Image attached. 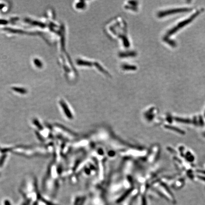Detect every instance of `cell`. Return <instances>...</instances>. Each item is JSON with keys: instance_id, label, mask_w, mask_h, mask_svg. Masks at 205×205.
Here are the masks:
<instances>
[{"instance_id": "6da1fadb", "label": "cell", "mask_w": 205, "mask_h": 205, "mask_svg": "<svg viewBox=\"0 0 205 205\" xmlns=\"http://www.w3.org/2000/svg\"><path fill=\"white\" fill-rule=\"evenodd\" d=\"M199 13L200 12L199 11H198V12H197L196 13L192 15L190 17H189V18L185 20H183V21L181 22L180 23H179V24H178L175 27L173 28L169 32H168V33L167 34V37L168 36H171V35H172L174 33L177 32L181 28H182L184 26L187 25L189 22H191L192 20L199 15Z\"/></svg>"}, {"instance_id": "7a4b0ae2", "label": "cell", "mask_w": 205, "mask_h": 205, "mask_svg": "<svg viewBox=\"0 0 205 205\" xmlns=\"http://www.w3.org/2000/svg\"><path fill=\"white\" fill-rule=\"evenodd\" d=\"M190 9H187V8H180V9H172L168 10L167 11H165L163 12H161L158 14V16L160 17H162L165 16H166L167 15H170L171 14H173V13H182V12H186L187 11H190Z\"/></svg>"}, {"instance_id": "3957f363", "label": "cell", "mask_w": 205, "mask_h": 205, "mask_svg": "<svg viewBox=\"0 0 205 205\" xmlns=\"http://www.w3.org/2000/svg\"><path fill=\"white\" fill-rule=\"evenodd\" d=\"M59 103L60 105H61L62 108L64 111V113H65V115L67 116V117H68V118L69 119H72L73 116L72 115L68 107V105L66 104V103H65V102H64L63 101H60L59 102Z\"/></svg>"}, {"instance_id": "277c9868", "label": "cell", "mask_w": 205, "mask_h": 205, "mask_svg": "<svg viewBox=\"0 0 205 205\" xmlns=\"http://www.w3.org/2000/svg\"><path fill=\"white\" fill-rule=\"evenodd\" d=\"M13 89L14 91H16V92L19 93L20 94H24L27 93V90L24 88H19V87H13Z\"/></svg>"}, {"instance_id": "5b68a950", "label": "cell", "mask_w": 205, "mask_h": 205, "mask_svg": "<svg viewBox=\"0 0 205 205\" xmlns=\"http://www.w3.org/2000/svg\"><path fill=\"white\" fill-rule=\"evenodd\" d=\"M77 64L79 65H85V66H90L91 63L89 62L83 61L81 60H78L77 61Z\"/></svg>"}, {"instance_id": "8992f818", "label": "cell", "mask_w": 205, "mask_h": 205, "mask_svg": "<svg viewBox=\"0 0 205 205\" xmlns=\"http://www.w3.org/2000/svg\"><path fill=\"white\" fill-rule=\"evenodd\" d=\"M34 64H35V65L38 68H40L42 67V62L37 58H36V59H34Z\"/></svg>"}, {"instance_id": "52a82bcc", "label": "cell", "mask_w": 205, "mask_h": 205, "mask_svg": "<svg viewBox=\"0 0 205 205\" xmlns=\"http://www.w3.org/2000/svg\"><path fill=\"white\" fill-rule=\"evenodd\" d=\"M31 23L32 24H33V25H34L38 26H39V27H42V28H44V27H45V24H44V23H41V22H40L36 21H32V22H31Z\"/></svg>"}, {"instance_id": "ba28073f", "label": "cell", "mask_w": 205, "mask_h": 205, "mask_svg": "<svg viewBox=\"0 0 205 205\" xmlns=\"http://www.w3.org/2000/svg\"><path fill=\"white\" fill-rule=\"evenodd\" d=\"M85 3H84V1H80L79 3H77L76 7H77V8H78V9H82V8H83V7H85Z\"/></svg>"}, {"instance_id": "9c48e42d", "label": "cell", "mask_w": 205, "mask_h": 205, "mask_svg": "<svg viewBox=\"0 0 205 205\" xmlns=\"http://www.w3.org/2000/svg\"><path fill=\"white\" fill-rule=\"evenodd\" d=\"M2 205H13V204L9 199H5L3 201Z\"/></svg>"}, {"instance_id": "30bf717a", "label": "cell", "mask_w": 205, "mask_h": 205, "mask_svg": "<svg viewBox=\"0 0 205 205\" xmlns=\"http://www.w3.org/2000/svg\"><path fill=\"white\" fill-rule=\"evenodd\" d=\"M33 123H34V124H35V125H36V126H37L38 127L40 130H42V127L41 126V125L39 124V122L37 120H36V119H35V120H33Z\"/></svg>"}, {"instance_id": "8fae6325", "label": "cell", "mask_w": 205, "mask_h": 205, "mask_svg": "<svg viewBox=\"0 0 205 205\" xmlns=\"http://www.w3.org/2000/svg\"><path fill=\"white\" fill-rule=\"evenodd\" d=\"M6 158V155H4L2 157V158H1V160H0V165H1L3 164V162L5 161V160Z\"/></svg>"}, {"instance_id": "7c38bea8", "label": "cell", "mask_w": 205, "mask_h": 205, "mask_svg": "<svg viewBox=\"0 0 205 205\" xmlns=\"http://www.w3.org/2000/svg\"><path fill=\"white\" fill-rule=\"evenodd\" d=\"M8 23V21L6 20L0 19V24H6Z\"/></svg>"}, {"instance_id": "4fadbf2b", "label": "cell", "mask_w": 205, "mask_h": 205, "mask_svg": "<svg viewBox=\"0 0 205 205\" xmlns=\"http://www.w3.org/2000/svg\"><path fill=\"white\" fill-rule=\"evenodd\" d=\"M5 5L4 4H0V10L2 9Z\"/></svg>"}]
</instances>
